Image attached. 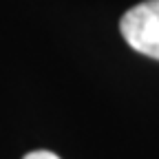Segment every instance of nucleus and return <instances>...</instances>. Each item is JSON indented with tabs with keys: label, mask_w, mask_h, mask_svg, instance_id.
Listing matches in <instances>:
<instances>
[{
	"label": "nucleus",
	"mask_w": 159,
	"mask_h": 159,
	"mask_svg": "<svg viewBox=\"0 0 159 159\" xmlns=\"http://www.w3.org/2000/svg\"><path fill=\"white\" fill-rule=\"evenodd\" d=\"M119 31L137 53L159 60V0L130 7L119 20Z\"/></svg>",
	"instance_id": "1"
},
{
	"label": "nucleus",
	"mask_w": 159,
	"mask_h": 159,
	"mask_svg": "<svg viewBox=\"0 0 159 159\" xmlns=\"http://www.w3.org/2000/svg\"><path fill=\"white\" fill-rule=\"evenodd\" d=\"M22 159H60V157L55 152H51V150H33V152L25 155Z\"/></svg>",
	"instance_id": "2"
}]
</instances>
